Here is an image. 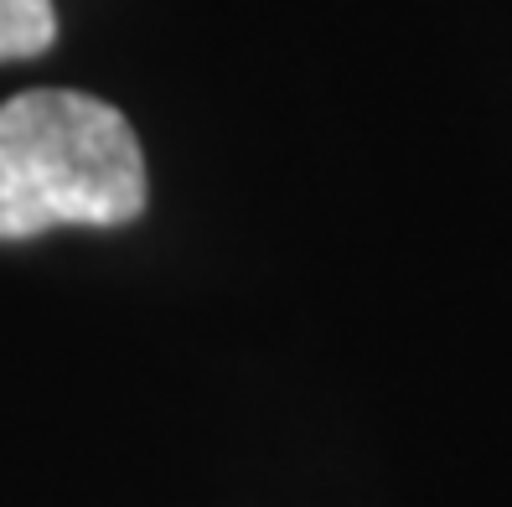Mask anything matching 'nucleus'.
Returning a JSON list of instances; mask_svg holds the SVG:
<instances>
[{"label": "nucleus", "mask_w": 512, "mask_h": 507, "mask_svg": "<svg viewBox=\"0 0 512 507\" xmlns=\"http://www.w3.org/2000/svg\"><path fill=\"white\" fill-rule=\"evenodd\" d=\"M145 213V156L130 119L73 88L0 104V244L47 228H119Z\"/></svg>", "instance_id": "nucleus-1"}, {"label": "nucleus", "mask_w": 512, "mask_h": 507, "mask_svg": "<svg viewBox=\"0 0 512 507\" xmlns=\"http://www.w3.org/2000/svg\"><path fill=\"white\" fill-rule=\"evenodd\" d=\"M57 42L52 0H0V63H21Z\"/></svg>", "instance_id": "nucleus-2"}]
</instances>
